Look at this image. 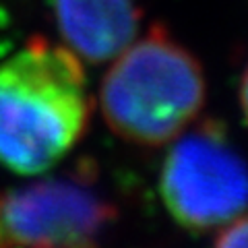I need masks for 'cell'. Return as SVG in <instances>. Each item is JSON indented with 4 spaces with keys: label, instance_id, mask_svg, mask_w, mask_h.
Segmentation results:
<instances>
[{
    "label": "cell",
    "instance_id": "5",
    "mask_svg": "<svg viewBox=\"0 0 248 248\" xmlns=\"http://www.w3.org/2000/svg\"><path fill=\"white\" fill-rule=\"evenodd\" d=\"M52 9L64 46L91 64L118 56L141 23L137 0H52Z\"/></svg>",
    "mask_w": 248,
    "mask_h": 248
},
{
    "label": "cell",
    "instance_id": "6",
    "mask_svg": "<svg viewBox=\"0 0 248 248\" xmlns=\"http://www.w3.org/2000/svg\"><path fill=\"white\" fill-rule=\"evenodd\" d=\"M215 248H248V215L236 217L221 232L215 242Z\"/></svg>",
    "mask_w": 248,
    "mask_h": 248
},
{
    "label": "cell",
    "instance_id": "3",
    "mask_svg": "<svg viewBox=\"0 0 248 248\" xmlns=\"http://www.w3.org/2000/svg\"><path fill=\"white\" fill-rule=\"evenodd\" d=\"M159 190L178 226L195 234L226 228L248 207V164L219 120L178 135L164 159Z\"/></svg>",
    "mask_w": 248,
    "mask_h": 248
},
{
    "label": "cell",
    "instance_id": "7",
    "mask_svg": "<svg viewBox=\"0 0 248 248\" xmlns=\"http://www.w3.org/2000/svg\"><path fill=\"white\" fill-rule=\"evenodd\" d=\"M240 106H242L244 120H246V124H248V66L244 68L242 83H240Z\"/></svg>",
    "mask_w": 248,
    "mask_h": 248
},
{
    "label": "cell",
    "instance_id": "1",
    "mask_svg": "<svg viewBox=\"0 0 248 248\" xmlns=\"http://www.w3.org/2000/svg\"><path fill=\"white\" fill-rule=\"evenodd\" d=\"M91 116L81 58L42 35L0 62V166L50 170L79 143Z\"/></svg>",
    "mask_w": 248,
    "mask_h": 248
},
{
    "label": "cell",
    "instance_id": "2",
    "mask_svg": "<svg viewBox=\"0 0 248 248\" xmlns=\"http://www.w3.org/2000/svg\"><path fill=\"white\" fill-rule=\"evenodd\" d=\"M205 99L203 66L164 25L130 42L99 87V108L110 130L143 147L172 143L203 112Z\"/></svg>",
    "mask_w": 248,
    "mask_h": 248
},
{
    "label": "cell",
    "instance_id": "8",
    "mask_svg": "<svg viewBox=\"0 0 248 248\" xmlns=\"http://www.w3.org/2000/svg\"><path fill=\"white\" fill-rule=\"evenodd\" d=\"M0 248H21L9 234V230H6L4 221H2V215H0Z\"/></svg>",
    "mask_w": 248,
    "mask_h": 248
},
{
    "label": "cell",
    "instance_id": "4",
    "mask_svg": "<svg viewBox=\"0 0 248 248\" xmlns=\"http://www.w3.org/2000/svg\"><path fill=\"white\" fill-rule=\"evenodd\" d=\"M0 215L21 248H102L116 209L83 176H58L2 192Z\"/></svg>",
    "mask_w": 248,
    "mask_h": 248
}]
</instances>
